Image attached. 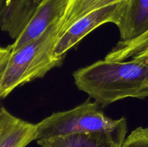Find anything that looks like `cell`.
<instances>
[{
    "label": "cell",
    "mask_w": 148,
    "mask_h": 147,
    "mask_svg": "<svg viewBox=\"0 0 148 147\" xmlns=\"http://www.w3.org/2000/svg\"><path fill=\"white\" fill-rule=\"evenodd\" d=\"M132 59H134V60L139 61L142 62V63H145V64L148 66V46L145 48L143 50H142L141 51L139 52V53H137V54H136L135 56H133Z\"/></svg>",
    "instance_id": "obj_13"
},
{
    "label": "cell",
    "mask_w": 148,
    "mask_h": 147,
    "mask_svg": "<svg viewBox=\"0 0 148 147\" xmlns=\"http://www.w3.org/2000/svg\"><path fill=\"white\" fill-rule=\"evenodd\" d=\"M7 63H6L4 65H3L1 67H0V81H1V76H2L3 72H4V69H5V66H6V65H7ZM1 99V97H0V99Z\"/></svg>",
    "instance_id": "obj_14"
},
{
    "label": "cell",
    "mask_w": 148,
    "mask_h": 147,
    "mask_svg": "<svg viewBox=\"0 0 148 147\" xmlns=\"http://www.w3.org/2000/svg\"><path fill=\"white\" fill-rule=\"evenodd\" d=\"M64 17L33 41L11 51L0 81V97L5 98L15 88L42 78L63 63L64 57H55L53 50L60 36Z\"/></svg>",
    "instance_id": "obj_2"
},
{
    "label": "cell",
    "mask_w": 148,
    "mask_h": 147,
    "mask_svg": "<svg viewBox=\"0 0 148 147\" xmlns=\"http://www.w3.org/2000/svg\"><path fill=\"white\" fill-rule=\"evenodd\" d=\"M121 147H148V128L139 127L126 138Z\"/></svg>",
    "instance_id": "obj_11"
},
{
    "label": "cell",
    "mask_w": 148,
    "mask_h": 147,
    "mask_svg": "<svg viewBox=\"0 0 148 147\" xmlns=\"http://www.w3.org/2000/svg\"><path fill=\"white\" fill-rule=\"evenodd\" d=\"M11 45L6 48L0 47V67L5 64L11 54Z\"/></svg>",
    "instance_id": "obj_12"
},
{
    "label": "cell",
    "mask_w": 148,
    "mask_h": 147,
    "mask_svg": "<svg viewBox=\"0 0 148 147\" xmlns=\"http://www.w3.org/2000/svg\"><path fill=\"white\" fill-rule=\"evenodd\" d=\"M148 46V33L140 38L126 44L117 43L105 57V60L111 61H124L129 58H132L142 50Z\"/></svg>",
    "instance_id": "obj_10"
},
{
    "label": "cell",
    "mask_w": 148,
    "mask_h": 147,
    "mask_svg": "<svg viewBox=\"0 0 148 147\" xmlns=\"http://www.w3.org/2000/svg\"><path fill=\"white\" fill-rule=\"evenodd\" d=\"M124 1L90 12L79 18L59 37L53 50L55 57H64L66 52L76 46L87 35L105 23L117 25Z\"/></svg>",
    "instance_id": "obj_4"
},
{
    "label": "cell",
    "mask_w": 148,
    "mask_h": 147,
    "mask_svg": "<svg viewBox=\"0 0 148 147\" xmlns=\"http://www.w3.org/2000/svg\"><path fill=\"white\" fill-rule=\"evenodd\" d=\"M116 26L120 44L131 43L148 33V0L124 1Z\"/></svg>",
    "instance_id": "obj_7"
},
{
    "label": "cell",
    "mask_w": 148,
    "mask_h": 147,
    "mask_svg": "<svg viewBox=\"0 0 148 147\" xmlns=\"http://www.w3.org/2000/svg\"><path fill=\"white\" fill-rule=\"evenodd\" d=\"M37 139V125L0 107V147H25Z\"/></svg>",
    "instance_id": "obj_8"
},
{
    "label": "cell",
    "mask_w": 148,
    "mask_h": 147,
    "mask_svg": "<svg viewBox=\"0 0 148 147\" xmlns=\"http://www.w3.org/2000/svg\"><path fill=\"white\" fill-rule=\"evenodd\" d=\"M37 125V141L56 136L100 131H115L127 127V120H113L99 109L98 103L88 99L73 109L53 113Z\"/></svg>",
    "instance_id": "obj_3"
},
{
    "label": "cell",
    "mask_w": 148,
    "mask_h": 147,
    "mask_svg": "<svg viewBox=\"0 0 148 147\" xmlns=\"http://www.w3.org/2000/svg\"><path fill=\"white\" fill-rule=\"evenodd\" d=\"M5 1H6V0H0V17H1V12H2L3 7H4Z\"/></svg>",
    "instance_id": "obj_15"
},
{
    "label": "cell",
    "mask_w": 148,
    "mask_h": 147,
    "mask_svg": "<svg viewBox=\"0 0 148 147\" xmlns=\"http://www.w3.org/2000/svg\"><path fill=\"white\" fill-rule=\"evenodd\" d=\"M127 127L115 131L76 133L38 140L40 147H121Z\"/></svg>",
    "instance_id": "obj_6"
},
{
    "label": "cell",
    "mask_w": 148,
    "mask_h": 147,
    "mask_svg": "<svg viewBox=\"0 0 148 147\" xmlns=\"http://www.w3.org/2000/svg\"><path fill=\"white\" fill-rule=\"evenodd\" d=\"M123 1L125 0H71L67 11L64 16V23L61 29L60 36L74 22L85 14L98 9Z\"/></svg>",
    "instance_id": "obj_9"
},
{
    "label": "cell",
    "mask_w": 148,
    "mask_h": 147,
    "mask_svg": "<svg viewBox=\"0 0 148 147\" xmlns=\"http://www.w3.org/2000/svg\"><path fill=\"white\" fill-rule=\"evenodd\" d=\"M30 20L18 38L11 45L14 51L41 35L66 14L71 0H36Z\"/></svg>",
    "instance_id": "obj_5"
},
{
    "label": "cell",
    "mask_w": 148,
    "mask_h": 147,
    "mask_svg": "<svg viewBox=\"0 0 148 147\" xmlns=\"http://www.w3.org/2000/svg\"><path fill=\"white\" fill-rule=\"evenodd\" d=\"M73 76L78 89L103 106L124 98L148 97V66L134 59L98 61L78 69Z\"/></svg>",
    "instance_id": "obj_1"
}]
</instances>
